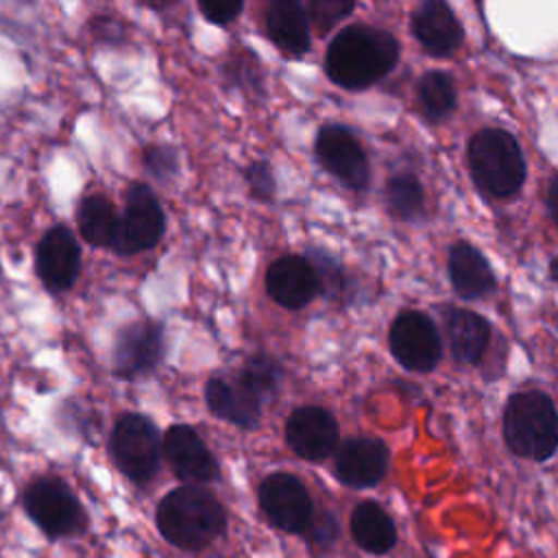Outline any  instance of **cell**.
<instances>
[{"mask_svg":"<svg viewBox=\"0 0 558 558\" xmlns=\"http://www.w3.org/2000/svg\"><path fill=\"white\" fill-rule=\"evenodd\" d=\"M547 207H549V216L558 227V177H554V181L547 187Z\"/></svg>","mask_w":558,"mask_h":558,"instance_id":"31","label":"cell"},{"mask_svg":"<svg viewBox=\"0 0 558 558\" xmlns=\"http://www.w3.org/2000/svg\"><path fill=\"white\" fill-rule=\"evenodd\" d=\"M205 401L214 416L251 429L259 421L262 403L246 392L235 377H211L205 386Z\"/></svg>","mask_w":558,"mask_h":558,"instance_id":"18","label":"cell"},{"mask_svg":"<svg viewBox=\"0 0 558 558\" xmlns=\"http://www.w3.org/2000/svg\"><path fill=\"white\" fill-rule=\"evenodd\" d=\"M266 31L270 41L288 57H301L310 48L307 15L294 0H275L268 4Z\"/></svg>","mask_w":558,"mask_h":558,"instance_id":"20","label":"cell"},{"mask_svg":"<svg viewBox=\"0 0 558 558\" xmlns=\"http://www.w3.org/2000/svg\"><path fill=\"white\" fill-rule=\"evenodd\" d=\"M551 277H554L556 283H558V257L551 262Z\"/></svg>","mask_w":558,"mask_h":558,"instance_id":"32","label":"cell"},{"mask_svg":"<svg viewBox=\"0 0 558 558\" xmlns=\"http://www.w3.org/2000/svg\"><path fill=\"white\" fill-rule=\"evenodd\" d=\"M316 157L320 166L351 190L368 183V159L357 137L338 124L323 126L316 135Z\"/></svg>","mask_w":558,"mask_h":558,"instance_id":"12","label":"cell"},{"mask_svg":"<svg viewBox=\"0 0 558 558\" xmlns=\"http://www.w3.org/2000/svg\"><path fill=\"white\" fill-rule=\"evenodd\" d=\"M244 179L248 183L251 196H255L257 201H270L275 196V177L266 161H253L246 168Z\"/></svg>","mask_w":558,"mask_h":558,"instance_id":"29","label":"cell"},{"mask_svg":"<svg viewBox=\"0 0 558 558\" xmlns=\"http://www.w3.org/2000/svg\"><path fill=\"white\" fill-rule=\"evenodd\" d=\"M24 508L48 536H68L83 525V508L59 477L35 480L24 493Z\"/></svg>","mask_w":558,"mask_h":558,"instance_id":"7","label":"cell"},{"mask_svg":"<svg viewBox=\"0 0 558 558\" xmlns=\"http://www.w3.org/2000/svg\"><path fill=\"white\" fill-rule=\"evenodd\" d=\"M412 33L429 54H449L464 37L456 13L442 0H427L414 11Z\"/></svg>","mask_w":558,"mask_h":558,"instance_id":"17","label":"cell"},{"mask_svg":"<svg viewBox=\"0 0 558 558\" xmlns=\"http://www.w3.org/2000/svg\"><path fill=\"white\" fill-rule=\"evenodd\" d=\"M504 436L521 458H549L558 449V412L551 399L538 390L510 397L504 412Z\"/></svg>","mask_w":558,"mask_h":558,"instance_id":"3","label":"cell"},{"mask_svg":"<svg viewBox=\"0 0 558 558\" xmlns=\"http://www.w3.org/2000/svg\"><path fill=\"white\" fill-rule=\"evenodd\" d=\"M35 272L46 290L65 292L81 272V246L65 225L50 227L35 246Z\"/></svg>","mask_w":558,"mask_h":558,"instance_id":"11","label":"cell"},{"mask_svg":"<svg viewBox=\"0 0 558 558\" xmlns=\"http://www.w3.org/2000/svg\"><path fill=\"white\" fill-rule=\"evenodd\" d=\"M442 320H445V336L453 357L466 364L480 362L490 340L488 323L480 314L471 310H458V307H449Z\"/></svg>","mask_w":558,"mask_h":558,"instance_id":"21","label":"cell"},{"mask_svg":"<svg viewBox=\"0 0 558 558\" xmlns=\"http://www.w3.org/2000/svg\"><path fill=\"white\" fill-rule=\"evenodd\" d=\"M353 9H355V4L351 0H310L307 2L310 20L316 24L318 31L331 28L336 22H340Z\"/></svg>","mask_w":558,"mask_h":558,"instance_id":"28","label":"cell"},{"mask_svg":"<svg viewBox=\"0 0 558 558\" xmlns=\"http://www.w3.org/2000/svg\"><path fill=\"white\" fill-rule=\"evenodd\" d=\"M318 290L314 264L301 255H286L270 264L266 270L268 296L288 310L305 307Z\"/></svg>","mask_w":558,"mask_h":558,"instance_id":"15","label":"cell"},{"mask_svg":"<svg viewBox=\"0 0 558 558\" xmlns=\"http://www.w3.org/2000/svg\"><path fill=\"white\" fill-rule=\"evenodd\" d=\"M198 9L207 22L222 26V24L233 22L240 15V11L244 9V4L240 0H220V2L218 0H214V2L201 0Z\"/></svg>","mask_w":558,"mask_h":558,"instance_id":"30","label":"cell"},{"mask_svg":"<svg viewBox=\"0 0 558 558\" xmlns=\"http://www.w3.org/2000/svg\"><path fill=\"white\" fill-rule=\"evenodd\" d=\"M286 442L305 460H323L338 442L336 418L316 405L299 408L286 421Z\"/></svg>","mask_w":558,"mask_h":558,"instance_id":"14","label":"cell"},{"mask_svg":"<svg viewBox=\"0 0 558 558\" xmlns=\"http://www.w3.org/2000/svg\"><path fill=\"white\" fill-rule=\"evenodd\" d=\"M390 351L410 371H432L442 355V342L429 316L403 312L390 327Z\"/></svg>","mask_w":558,"mask_h":558,"instance_id":"8","label":"cell"},{"mask_svg":"<svg viewBox=\"0 0 558 558\" xmlns=\"http://www.w3.org/2000/svg\"><path fill=\"white\" fill-rule=\"evenodd\" d=\"M161 434L157 425L137 412L122 414L111 432L109 449L116 466L135 484H146L161 462Z\"/></svg>","mask_w":558,"mask_h":558,"instance_id":"5","label":"cell"},{"mask_svg":"<svg viewBox=\"0 0 558 558\" xmlns=\"http://www.w3.org/2000/svg\"><path fill=\"white\" fill-rule=\"evenodd\" d=\"M142 163H144V168L150 177H155L157 181H163V183L174 179L177 172H179L177 150L172 146H166V144L148 146L142 155Z\"/></svg>","mask_w":558,"mask_h":558,"instance_id":"27","label":"cell"},{"mask_svg":"<svg viewBox=\"0 0 558 558\" xmlns=\"http://www.w3.org/2000/svg\"><path fill=\"white\" fill-rule=\"evenodd\" d=\"M161 449L174 475L190 486L207 484L218 477V462L190 425H172L161 438Z\"/></svg>","mask_w":558,"mask_h":558,"instance_id":"13","label":"cell"},{"mask_svg":"<svg viewBox=\"0 0 558 558\" xmlns=\"http://www.w3.org/2000/svg\"><path fill=\"white\" fill-rule=\"evenodd\" d=\"M166 231V216L159 198L146 183H133L124 192V207L118 214V227L111 251L118 255H137L159 244Z\"/></svg>","mask_w":558,"mask_h":558,"instance_id":"6","label":"cell"},{"mask_svg":"<svg viewBox=\"0 0 558 558\" xmlns=\"http://www.w3.org/2000/svg\"><path fill=\"white\" fill-rule=\"evenodd\" d=\"M449 279L462 299H482L495 290V272L486 257L469 242H456L449 251Z\"/></svg>","mask_w":558,"mask_h":558,"instance_id":"19","label":"cell"},{"mask_svg":"<svg viewBox=\"0 0 558 558\" xmlns=\"http://www.w3.org/2000/svg\"><path fill=\"white\" fill-rule=\"evenodd\" d=\"M469 166L475 185L493 198L512 196L525 179L521 148L517 140L501 129H484L471 140Z\"/></svg>","mask_w":558,"mask_h":558,"instance_id":"4","label":"cell"},{"mask_svg":"<svg viewBox=\"0 0 558 558\" xmlns=\"http://www.w3.org/2000/svg\"><path fill=\"white\" fill-rule=\"evenodd\" d=\"M259 506L283 532H305L312 525L314 508L305 486L288 473H272L259 486Z\"/></svg>","mask_w":558,"mask_h":558,"instance_id":"10","label":"cell"},{"mask_svg":"<svg viewBox=\"0 0 558 558\" xmlns=\"http://www.w3.org/2000/svg\"><path fill=\"white\" fill-rule=\"evenodd\" d=\"M163 327L159 323H129L118 331L113 342V373L122 379L146 375L163 360Z\"/></svg>","mask_w":558,"mask_h":558,"instance_id":"9","label":"cell"},{"mask_svg":"<svg viewBox=\"0 0 558 558\" xmlns=\"http://www.w3.org/2000/svg\"><path fill=\"white\" fill-rule=\"evenodd\" d=\"M418 102L429 122L445 120L456 107V89L445 72H427L418 81Z\"/></svg>","mask_w":558,"mask_h":558,"instance_id":"25","label":"cell"},{"mask_svg":"<svg viewBox=\"0 0 558 558\" xmlns=\"http://www.w3.org/2000/svg\"><path fill=\"white\" fill-rule=\"evenodd\" d=\"M399 59L397 39L373 26H347L327 48L329 78L347 89H364L384 78Z\"/></svg>","mask_w":558,"mask_h":558,"instance_id":"1","label":"cell"},{"mask_svg":"<svg viewBox=\"0 0 558 558\" xmlns=\"http://www.w3.org/2000/svg\"><path fill=\"white\" fill-rule=\"evenodd\" d=\"M388 469V449L381 440L357 436L340 445L336 453V475L353 488L375 486Z\"/></svg>","mask_w":558,"mask_h":558,"instance_id":"16","label":"cell"},{"mask_svg":"<svg viewBox=\"0 0 558 558\" xmlns=\"http://www.w3.org/2000/svg\"><path fill=\"white\" fill-rule=\"evenodd\" d=\"M386 205L399 220H416L423 216L425 198L418 179L412 172H397L386 183Z\"/></svg>","mask_w":558,"mask_h":558,"instance_id":"24","label":"cell"},{"mask_svg":"<svg viewBox=\"0 0 558 558\" xmlns=\"http://www.w3.org/2000/svg\"><path fill=\"white\" fill-rule=\"evenodd\" d=\"M235 379L246 392H251L262 403L264 399H268L277 392L279 381H281V368L268 355H253L240 368Z\"/></svg>","mask_w":558,"mask_h":558,"instance_id":"26","label":"cell"},{"mask_svg":"<svg viewBox=\"0 0 558 558\" xmlns=\"http://www.w3.org/2000/svg\"><path fill=\"white\" fill-rule=\"evenodd\" d=\"M159 532L181 549H201L225 532L227 517L220 501L198 486L170 490L157 508Z\"/></svg>","mask_w":558,"mask_h":558,"instance_id":"2","label":"cell"},{"mask_svg":"<svg viewBox=\"0 0 558 558\" xmlns=\"http://www.w3.org/2000/svg\"><path fill=\"white\" fill-rule=\"evenodd\" d=\"M76 225L87 244L96 248H111L118 227V211L105 194H87L76 207Z\"/></svg>","mask_w":558,"mask_h":558,"instance_id":"23","label":"cell"},{"mask_svg":"<svg viewBox=\"0 0 558 558\" xmlns=\"http://www.w3.org/2000/svg\"><path fill=\"white\" fill-rule=\"evenodd\" d=\"M351 534L355 543L371 554H386L397 543V530L392 519L375 501H364L353 510Z\"/></svg>","mask_w":558,"mask_h":558,"instance_id":"22","label":"cell"}]
</instances>
